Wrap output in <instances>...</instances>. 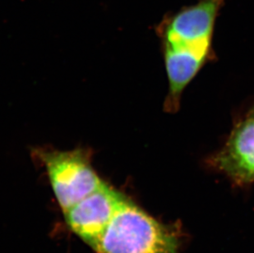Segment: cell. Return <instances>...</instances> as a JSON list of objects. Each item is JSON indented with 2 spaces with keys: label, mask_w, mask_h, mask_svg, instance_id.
<instances>
[{
  "label": "cell",
  "mask_w": 254,
  "mask_h": 253,
  "mask_svg": "<svg viewBox=\"0 0 254 253\" xmlns=\"http://www.w3.org/2000/svg\"><path fill=\"white\" fill-rule=\"evenodd\" d=\"M216 161L221 170L236 181H254V116L235 128Z\"/></svg>",
  "instance_id": "obj_5"
},
{
  "label": "cell",
  "mask_w": 254,
  "mask_h": 253,
  "mask_svg": "<svg viewBox=\"0 0 254 253\" xmlns=\"http://www.w3.org/2000/svg\"><path fill=\"white\" fill-rule=\"evenodd\" d=\"M165 46L170 87L166 107L170 112H175L179 107L183 90L197 73L208 51L167 41L165 42Z\"/></svg>",
  "instance_id": "obj_6"
},
{
  "label": "cell",
  "mask_w": 254,
  "mask_h": 253,
  "mask_svg": "<svg viewBox=\"0 0 254 253\" xmlns=\"http://www.w3.org/2000/svg\"></svg>",
  "instance_id": "obj_7"
},
{
  "label": "cell",
  "mask_w": 254,
  "mask_h": 253,
  "mask_svg": "<svg viewBox=\"0 0 254 253\" xmlns=\"http://www.w3.org/2000/svg\"><path fill=\"white\" fill-rule=\"evenodd\" d=\"M34 154L46 168L63 212L105 183L91 165V152L85 149L68 151L36 149Z\"/></svg>",
  "instance_id": "obj_2"
},
{
  "label": "cell",
  "mask_w": 254,
  "mask_h": 253,
  "mask_svg": "<svg viewBox=\"0 0 254 253\" xmlns=\"http://www.w3.org/2000/svg\"><path fill=\"white\" fill-rule=\"evenodd\" d=\"M97 253H179L176 237L125 196L93 249Z\"/></svg>",
  "instance_id": "obj_1"
},
{
  "label": "cell",
  "mask_w": 254,
  "mask_h": 253,
  "mask_svg": "<svg viewBox=\"0 0 254 253\" xmlns=\"http://www.w3.org/2000/svg\"><path fill=\"white\" fill-rule=\"evenodd\" d=\"M223 0H199L169 21L165 41L187 46L210 47L214 22Z\"/></svg>",
  "instance_id": "obj_4"
},
{
  "label": "cell",
  "mask_w": 254,
  "mask_h": 253,
  "mask_svg": "<svg viewBox=\"0 0 254 253\" xmlns=\"http://www.w3.org/2000/svg\"><path fill=\"white\" fill-rule=\"evenodd\" d=\"M125 198L124 194L104 183L64 212L65 222L71 231L93 249Z\"/></svg>",
  "instance_id": "obj_3"
}]
</instances>
